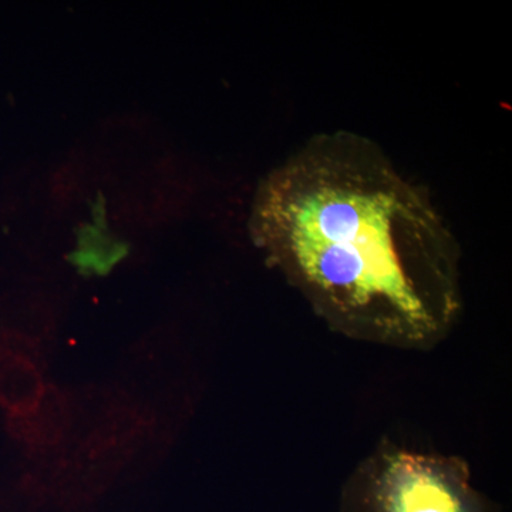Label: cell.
I'll return each instance as SVG.
<instances>
[{"mask_svg": "<svg viewBox=\"0 0 512 512\" xmlns=\"http://www.w3.org/2000/svg\"><path fill=\"white\" fill-rule=\"evenodd\" d=\"M55 313L45 299L12 293L0 299V333L46 349L55 333Z\"/></svg>", "mask_w": 512, "mask_h": 512, "instance_id": "5", "label": "cell"}, {"mask_svg": "<svg viewBox=\"0 0 512 512\" xmlns=\"http://www.w3.org/2000/svg\"><path fill=\"white\" fill-rule=\"evenodd\" d=\"M340 512H500L463 457L384 439L350 471Z\"/></svg>", "mask_w": 512, "mask_h": 512, "instance_id": "2", "label": "cell"}, {"mask_svg": "<svg viewBox=\"0 0 512 512\" xmlns=\"http://www.w3.org/2000/svg\"><path fill=\"white\" fill-rule=\"evenodd\" d=\"M67 390L46 384L39 402L29 412L6 417V430L32 454L60 450L69 431Z\"/></svg>", "mask_w": 512, "mask_h": 512, "instance_id": "4", "label": "cell"}, {"mask_svg": "<svg viewBox=\"0 0 512 512\" xmlns=\"http://www.w3.org/2000/svg\"><path fill=\"white\" fill-rule=\"evenodd\" d=\"M249 232L330 330L430 350L463 312L461 251L429 192L353 131L306 141L256 190Z\"/></svg>", "mask_w": 512, "mask_h": 512, "instance_id": "1", "label": "cell"}, {"mask_svg": "<svg viewBox=\"0 0 512 512\" xmlns=\"http://www.w3.org/2000/svg\"><path fill=\"white\" fill-rule=\"evenodd\" d=\"M45 350L0 333V407L6 417L29 412L46 389Z\"/></svg>", "mask_w": 512, "mask_h": 512, "instance_id": "3", "label": "cell"}]
</instances>
